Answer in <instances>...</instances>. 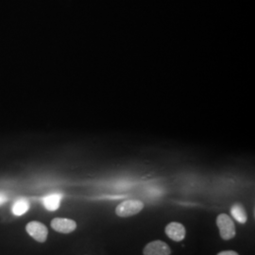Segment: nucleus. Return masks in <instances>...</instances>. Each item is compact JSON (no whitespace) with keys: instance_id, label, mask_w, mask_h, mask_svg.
I'll list each match as a JSON object with an SVG mask.
<instances>
[{"instance_id":"f257e3e1","label":"nucleus","mask_w":255,"mask_h":255,"mask_svg":"<svg viewBox=\"0 0 255 255\" xmlns=\"http://www.w3.org/2000/svg\"><path fill=\"white\" fill-rule=\"evenodd\" d=\"M217 225L219 229V234L222 239L230 240L236 237V226L228 215L220 214L217 218Z\"/></svg>"},{"instance_id":"f03ea898","label":"nucleus","mask_w":255,"mask_h":255,"mask_svg":"<svg viewBox=\"0 0 255 255\" xmlns=\"http://www.w3.org/2000/svg\"><path fill=\"white\" fill-rule=\"evenodd\" d=\"M144 208V203L140 200H125L115 208V214L121 218H128L140 213Z\"/></svg>"},{"instance_id":"7ed1b4c3","label":"nucleus","mask_w":255,"mask_h":255,"mask_svg":"<svg viewBox=\"0 0 255 255\" xmlns=\"http://www.w3.org/2000/svg\"><path fill=\"white\" fill-rule=\"evenodd\" d=\"M27 233L32 237L33 239L44 243L48 238V231L46 225L39 221H32L26 226Z\"/></svg>"},{"instance_id":"20e7f679","label":"nucleus","mask_w":255,"mask_h":255,"mask_svg":"<svg viewBox=\"0 0 255 255\" xmlns=\"http://www.w3.org/2000/svg\"><path fill=\"white\" fill-rule=\"evenodd\" d=\"M143 254L145 255H171V250L165 242L156 240L148 243L144 248Z\"/></svg>"},{"instance_id":"39448f33","label":"nucleus","mask_w":255,"mask_h":255,"mask_svg":"<svg viewBox=\"0 0 255 255\" xmlns=\"http://www.w3.org/2000/svg\"><path fill=\"white\" fill-rule=\"evenodd\" d=\"M51 227L53 230L61 234H70L76 230L77 223L72 219L56 218L51 221Z\"/></svg>"},{"instance_id":"423d86ee","label":"nucleus","mask_w":255,"mask_h":255,"mask_svg":"<svg viewBox=\"0 0 255 255\" xmlns=\"http://www.w3.org/2000/svg\"><path fill=\"white\" fill-rule=\"evenodd\" d=\"M165 234L170 239L181 242L185 237V228L182 224L171 222L165 227Z\"/></svg>"},{"instance_id":"0eeeda50","label":"nucleus","mask_w":255,"mask_h":255,"mask_svg":"<svg viewBox=\"0 0 255 255\" xmlns=\"http://www.w3.org/2000/svg\"><path fill=\"white\" fill-rule=\"evenodd\" d=\"M62 199H63V195L60 194V193L50 194V195H48V196L45 197V198L43 199L44 206H45V208H46L47 210L50 211V212L56 211V210H58L59 207H60Z\"/></svg>"},{"instance_id":"6e6552de","label":"nucleus","mask_w":255,"mask_h":255,"mask_svg":"<svg viewBox=\"0 0 255 255\" xmlns=\"http://www.w3.org/2000/svg\"><path fill=\"white\" fill-rule=\"evenodd\" d=\"M231 214H232L233 218L237 221H238L239 223L244 224L247 222L248 217H247L246 210L239 203H236V204H234L232 206V208H231Z\"/></svg>"},{"instance_id":"1a4fd4ad","label":"nucleus","mask_w":255,"mask_h":255,"mask_svg":"<svg viewBox=\"0 0 255 255\" xmlns=\"http://www.w3.org/2000/svg\"><path fill=\"white\" fill-rule=\"evenodd\" d=\"M30 209V202L26 199H19L17 200L15 204L12 207V212L15 216L20 217L26 214Z\"/></svg>"},{"instance_id":"9d476101","label":"nucleus","mask_w":255,"mask_h":255,"mask_svg":"<svg viewBox=\"0 0 255 255\" xmlns=\"http://www.w3.org/2000/svg\"><path fill=\"white\" fill-rule=\"evenodd\" d=\"M7 200H8V197H7V195L4 194V193H1V192H0V205H2L3 203H5Z\"/></svg>"},{"instance_id":"9b49d317","label":"nucleus","mask_w":255,"mask_h":255,"mask_svg":"<svg viewBox=\"0 0 255 255\" xmlns=\"http://www.w3.org/2000/svg\"><path fill=\"white\" fill-rule=\"evenodd\" d=\"M238 254L237 252L234 251H224V252H220L219 253V255H237Z\"/></svg>"}]
</instances>
